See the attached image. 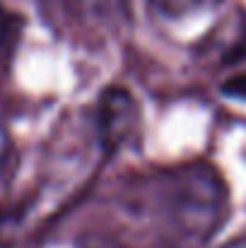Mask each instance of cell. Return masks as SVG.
<instances>
[{"mask_svg": "<svg viewBox=\"0 0 246 248\" xmlns=\"http://www.w3.org/2000/svg\"><path fill=\"white\" fill-rule=\"evenodd\" d=\"M140 130V111L123 87H109L97 104V138L106 155H116Z\"/></svg>", "mask_w": 246, "mask_h": 248, "instance_id": "2", "label": "cell"}, {"mask_svg": "<svg viewBox=\"0 0 246 248\" xmlns=\"http://www.w3.org/2000/svg\"><path fill=\"white\" fill-rule=\"evenodd\" d=\"M222 94L230 96V99H239V101H246V73L242 75H234L230 80L222 82Z\"/></svg>", "mask_w": 246, "mask_h": 248, "instance_id": "5", "label": "cell"}, {"mask_svg": "<svg viewBox=\"0 0 246 248\" xmlns=\"http://www.w3.org/2000/svg\"><path fill=\"white\" fill-rule=\"evenodd\" d=\"M160 202L171 227L191 241L215 236L230 210L227 186L208 164H188L169 171L160 183Z\"/></svg>", "mask_w": 246, "mask_h": 248, "instance_id": "1", "label": "cell"}, {"mask_svg": "<svg viewBox=\"0 0 246 248\" xmlns=\"http://www.w3.org/2000/svg\"><path fill=\"white\" fill-rule=\"evenodd\" d=\"M78 248H128V246H123L121 241H116L114 236H106V234H84L78 241Z\"/></svg>", "mask_w": 246, "mask_h": 248, "instance_id": "4", "label": "cell"}, {"mask_svg": "<svg viewBox=\"0 0 246 248\" xmlns=\"http://www.w3.org/2000/svg\"><path fill=\"white\" fill-rule=\"evenodd\" d=\"M15 29H17V24H15V17L0 5V53L7 48V44L12 41V36H15Z\"/></svg>", "mask_w": 246, "mask_h": 248, "instance_id": "6", "label": "cell"}, {"mask_svg": "<svg viewBox=\"0 0 246 248\" xmlns=\"http://www.w3.org/2000/svg\"><path fill=\"white\" fill-rule=\"evenodd\" d=\"M222 248H246V239H237V241H232V244H227Z\"/></svg>", "mask_w": 246, "mask_h": 248, "instance_id": "7", "label": "cell"}, {"mask_svg": "<svg viewBox=\"0 0 246 248\" xmlns=\"http://www.w3.org/2000/svg\"><path fill=\"white\" fill-rule=\"evenodd\" d=\"M220 2L222 0H150L155 12L166 19H183L191 15H200V12L217 7Z\"/></svg>", "mask_w": 246, "mask_h": 248, "instance_id": "3", "label": "cell"}]
</instances>
